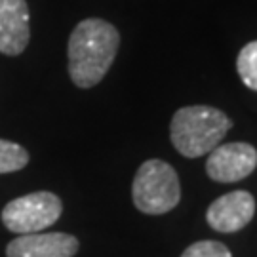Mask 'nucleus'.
Instances as JSON below:
<instances>
[{"instance_id":"obj_2","label":"nucleus","mask_w":257,"mask_h":257,"mask_svg":"<svg viewBox=\"0 0 257 257\" xmlns=\"http://www.w3.org/2000/svg\"><path fill=\"white\" fill-rule=\"evenodd\" d=\"M232 120L215 107L191 105L174 114L170 124V139L175 151L185 158H200L219 145Z\"/></svg>"},{"instance_id":"obj_10","label":"nucleus","mask_w":257,"mask_h":257,"mask_svg":"<svg viewBox=\"0 0 257 257\" xmlns=\"http://www.w3.org/2000/svg\"><path fill=\"white\" fill-rule=\"evenodd\" d=\"M29 164V153L25 149L14 143L0 139V174L19 172Z\"/></svg>"},{"instance_id":"obj_9","label":"nucleus","mask_w":257,"mask_h":257,"mask_svg":"<svg viewBox=\"0 0 257 257\" xmlns=\"http://www.w3.org/2000/svg\"><path fill=\"white\" fill-rule=\"evenodd\" d=\"M236 71L246 88L257 92V40L248 42L236 57Z\"/></svg>"},{"instance_id":"obj_4","label":"nucleus","mask_w":257,"mask_h":257,"mask_svg":"<svg viewBox=\"0 0 257 257\" xmlns=\"http://www.w3.org/2000/svg\"><path fill=\"white\" fill-rule=\"evenodd\" d=\"M63 204L57 194L50 191L19 196L4 206L2 223L14 234H33L52 227L61 217Z\"/></svg>"},{"instance_id":"obj_3","label":"nucleus","mask_w":257,"mask_h":257,"mask_svg":"<svg viewBox=\"0 0 257 257\" xmlns=\"http://www.w3.org/2000/svg\"><path fill=\"white\" fill-rule=\"evenodd\" d=\"M132 198L136 208L147 215H162L172 211L181 200L177 172L158 158L143 162L134 177Z\"/></svg>"},{"instance_id":"obj_8","label":"nucleus","mask_w":257,"mask_h":257,"mask_svg":"<svg viewBox=\"0 0 257 257\" xmlns=\"http://www.w3.org/2000/svg\"><path fill=\"white\" fill-rule=\"evenodd\" d=\"M27 0H0V54L19 55L31 38Z\"/></svg>"},{"instance_id":"obj_1","label":"nucleus","mask_w":257,"mask_h":257,"mask_svg":"<svg viewBox=\"0 0 257 257\" xmlns=\"http://www.w3.org/2000/svg\"><path fill=\"white\" fill-rule=\"evenodd\" d=\"M120 48V35L109 21H80L69 37V74L78 88H93L107 74Z\"/></svg>"},{"instance_id":"obj_6","label":"nucleus","mask_w":257,"mask_h":257,"mask_svg":"<svg viewBox=\"0 0 257 257\" xmlns=\"http://www.w3.org/2000/svg\"><path fill=\"white\" fill-rule=\"evenodd\" d=\"M253 215H255V198L248 191L240 189V191H230L219 196L217 200H213L206 211V221L213 230L223 234H232L248 227Z\"/></svg>"},{"instance_id":"obj_7","label":"nucleus","mask_w":257,"mask_h":257,"mask_svg":"<svg viewBox=\"0 0 257 257\" xmlns=\"http://www.w3.org/2000/svg\"><path fill=\"white\" fill-rule=\"evenodd\" d=\"M78 240L67 232H33L14 238L6 248L8 257H74Z\"/></svg>"},{"instance_id":"obj_11","label":"nucleus","mask_w":257,"mask_h":257,"mask_svg":"<svg viewBox=\"0 0 257 257\" xmlns=\"http://www.w3.org/2000/svg\"><path fill=\"white\" fill-rule=\"evenodd\" d=\"M181 257H232L230 249L217 240H200L185 249Z\"/></svg>"},{"instance_id":"obj_5","label":"nucleus","mask_w":257,"mask_h":257,"mask_svg":"<svg viewBox=\"0 0 257 257\" xmlns=\"http://www.w3.org/2000/svg\"><path fill=\"white\" fill-rule=\"evenodd\" d=\"M206 174L217 183H236L253 174L257 168V149L249 143L234 141L217 145L208 153Z\"/></svg>"}]
</instances>
